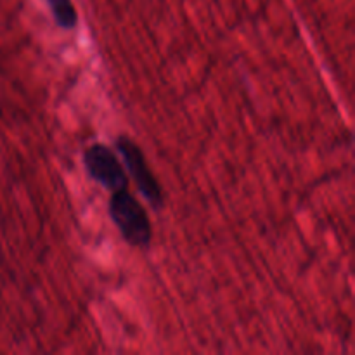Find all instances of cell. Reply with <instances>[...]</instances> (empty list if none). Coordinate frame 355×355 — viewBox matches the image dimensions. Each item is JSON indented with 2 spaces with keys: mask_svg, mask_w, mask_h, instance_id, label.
<instances>
[{
  "mask_svg": "<svg viewBox=\"0 0 355 355\" xmlns=\"http://www.w3.org/2000/svg\"><path fill=\"white\" fill-rule=\"evenodd\" d=\"M110 214L125 241L137 248H146L151 243V220L148 211L127 189L114 191L110 203Z\"/></svg>",
  "mask_w": 355,
  "mask_h": 355,
  "instance_id": "obj_1",
  "label": "cell"
},
{
  "mask_svg": "<svg viewBox=\"0 0 355 355\" xmlns=\"http://www.w3.org/2000/svg\"><path fill=\"white\" fill-rule=\"evenodd\" d=\"M116 148L118 151H120L121 158L125 159V165H127L128 172H130L137 189L141 191L142 196H144L153 207L158 208L159 205L163 203L162 187H159L155 173L149 168L148 162H146L144 155H142V151L139 149V146L135 144L134 141H130L128 137H118Z\"/></svg>",
  "mask_w": 355,
  "mask_h": 355,
  "instance_id": "obj_2",
  "label": "cell"
},
{
  "mask_svg": "<svg viewBox=\"0 0 355 355\" xmlns=\"http://www.w3.org/2000/svg\"><path fill=\"white\" fill-rule=\"evenodd\" d=\"M85 168L89 175L96 182L104 186L106 189L120 191L127 189V172L118 159V156L104 144L90 146L83 156Z\"/></svg>",
  "mask_w": 355,
  "mask_h": 355,
  "instance_id": "obj_3",
  "label": "cell"
},
{
  "mask_svg": "<svg viewBox=\"0 0 355 355\" xmlns=\"http://www.w3.org/2000/svg\"><path fill=\"white\" fill-rule=\"evenodd\" d=\"M49 6H51L54 19L58 21L59 26L66 28V30H71L76 26L78 14H76L71 0H49Z\"/></svg>",
  "mask_w": 355,
  "mask_h": 355,
  "instance_id": "obj_4",
  "label": "cell"
}]
</instances>
